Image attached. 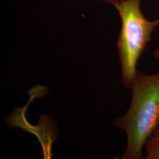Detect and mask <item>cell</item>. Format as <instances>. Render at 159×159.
<instances>
[{
    "label": "cell",
    "mask_w": 159,
    "mask_h": 159,
    "mask_svg": "<svg viewBox=\"0 0 159 159\" xmlns=\"http://www.w3.org/2000/svg\"><path fill=\"white\" fill-rule=\"evenodd\" d=\"M131 88L130 108L113 125L125 131L127 136L122 159H143L145 142L159 123V71L145 74L137 71Z\"/></svg>",
    "instance_id": "1"
},
{
    "label": "cell",
    "mask_w": 159,
    "mask_h": 159,
    "mask_svg": "<svg viewBox=\"0 0 159 159\" xmlns=\"http://www.w3.org/2000/svg\"><path fill=\"white\" fill-rule=\"evenodd\" d=\"M153 55L155 58L159 61V47L156 48L153 52Z\"/></svg>",
    "instance_id": "5"
},
{
    "label": "cell",
    "mask_w": 159,
    "mask_h": 159,
    "mask_svg": "<svg viewBox=\"0 0 159 159\" xmlns=\"http://www.w3.org/2000/svg\"><path fill=\"white\" fill-rule=\"evenodd\" d=\"M144 159H159V123L146 141Z\"/></svg>",
    "instance_id": "3"
},
{
    "label": "cell",
    "mask_w": 159,
    "mask_h": 159,
    "mask_svg": "<svg viewBox=\"0 0 159 159\" xmlns=\"http://www.w3.org/2000/svg\"><path fill=\"white\" fill-rule=\"evenodd\" d=\"M141 2L142 0H118L113 5L121 23L117 47L121 80L127 88H131L138 61L159 25V18L149 20L144 16Z\"/></svg>",
    "instance_id": "2"
},
{
    "label": "cell",
    "mask_w": 159,
    "mask_h": 159,
    "mask_svg": "<svg viewBox=\"0 0 159 159\" xmlns=\"http://www.w3.org/2000/svg\"><path fill=\"white\" fill-rule=\"evenodd\" d=\"M97 1H101V2H104V3L108 4H110V5L113 6L114 4L118 0H97Z\"/></svg>",
    "instance_id": "4"
}]
</instances>
